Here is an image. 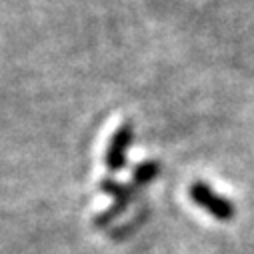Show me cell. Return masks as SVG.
<instances>
[{"label":"cell","instance_id":"3957f363","mask_svg":"<svg viewBox=\"0 0 254 254\" xmlns=\"http://www.w3.org/2000/svg\"><path fill=\"white\" fill-rule=\"evenodd\" d=\"M100 188L104 190V192L112 194V198H114V204L106 210V214H102V216L96 218V224L104 226V224H108L114 216H118V214L126 208V204H128L130 198H132V190L126 188V186H122V184H118L116 180H110V178H104L102 184H100Z\"/></svg>","mask_w":254,"mask_h":254},{"label":"cell","instance_id":"7a4b0ae2","mask_svg":"<svg viewBox=\"0 0 254 254\" xmlns=\"http://www.w3.org/2000/svg\"><path fill=\"white\" fill-rule=\"evenodd\" d=\"M132 140H134V126L130 122L120 124L112 132L106 146V154H104V164L108 172H120L124 168L126 154H128V146L132 144Z\"/></svg>","mask_w":254,"mask_h":254},{"label":"cell","instance_id":"6da1fadb","mask_svg":"<svg viewBox=\"0 0 254 254\" xmlns=\"http://www.w3.org/2000/svg\"><path fill=\"white\" fill-rule=\"evenodd\" d=\"M188 196L190 200H192L196 206H200L206 214H210L212 218L220 220V222H228L236 216V208L234 204L220 196L216 190H212L208 184L204 182H194V184H190L188 188Z\"/></svg>","mask_w":254,"mask_h":254},{"label":"cell","instance_id":"277c9868","mask_svg":"<svg viewBox=\"0 0 254 254\" xmlns=\"http://www.w3.org/2000/svg\"><path fill=\"white\" fill-rule=\"evenodd\" d=\"M158 172H160V166H158L156 160L138 164L136 170H134V186H144V184L152 182V180L156 178Z\"/></svg>","mask_w":254,"mask_h":254}]
</instances>
